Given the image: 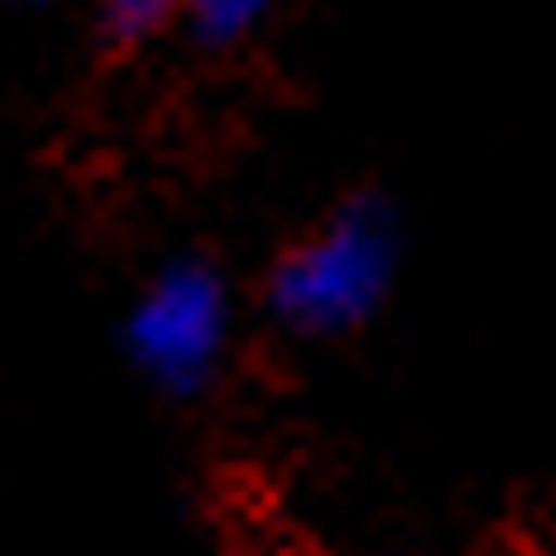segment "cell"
Masks as SVG:
<instances>
[{
    "mask_svg": "<svg viewBox=\"0 0 556 556\" xmlns=\"http://www.w3.org/2000/svg\"><path fill=\"white\" fill-rule=\"evenodd\" d=\"M129 350L157 386L200 393L229 350V286L207 264H172L129 314Z\"/></svg>",
    "mask_w": 556,
    "mask_h": 556,
    "instance_id": "cell-2",
    "label": "cell"
},
{
    "mask_svg": "<svg viewBox=\"0 0 556 556\" xmlns=\"http://www.w3.org/2000/svg\"><path fill=\"white\" fill-rule=\"evenodd\" d=\"M264 8L271 0H193V22H200L207 43H236L250 22H264Z\"/></svg>",
    "mask_w": 556,
    "mask_h": 556,
    "instance_id": "cell-3",
    "label": "cell"
},
{
    "mask_svg": "<svg viewBox=\"0 0 556 556\" xmlns=\"http://www.w3.org/2000/svg\"><path fill=\"white\" fill-rule=\"evenodd\" d=\"M172 8H179V0H108V22H115L122 36H143V29H157Z\"/></svg>",
    "mask_w": 556,
    "mask_h": 556,
    "instance_id": "cell-4",
    "label": "cell"
},
{
    "mask_svg": "<svg viewBox=\"0 0 556 556\" xmlns=\"http://www.w3.org/2000/svg\"><path fill=\"white\" fill-rule=\"evenodd\" d=\"M393 278V222L386 207H343L328 229H314L271 278V307L278 321L307 328V336H336L357 328L378 307Z\"/></svg>",
    "mask_w": 556,
    "mask_h": 556,
    "instance_id": "cell-1",
    "label": "cell"
}]
</instances>
